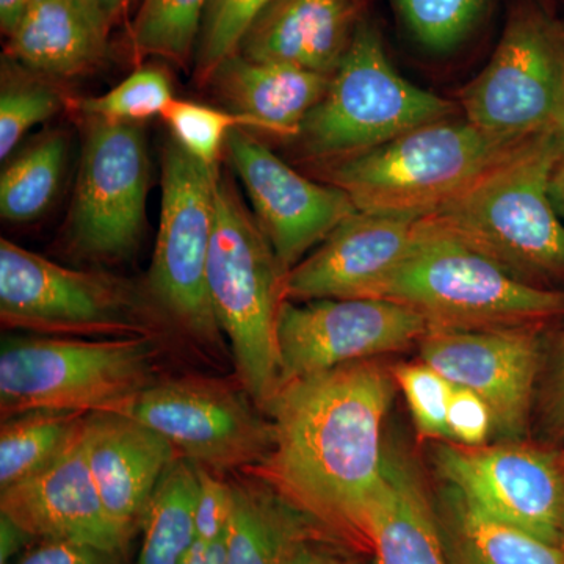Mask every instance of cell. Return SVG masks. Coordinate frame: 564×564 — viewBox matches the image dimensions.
<instances>
[{
	"mask_svg": "<svg viewBox=\"0 0 564 564\" xmlns=\"http://www.w3.org/2000/svg\"><path fill=\"white\" fill-rule=\"evenodd\" d=\"M393 377L366 359L281 386L263 413L273 447L254 475L347 547L369 552L384 481Z\"/></svg>",
	"mask_w": 564,
	"mask_h": 564,
	"instance_id": "cell-1",
	"label": "cell"
},
{
	"mask_svg": "<svg viewBox=\"0 0 564 564\" xmlns=\"http://www.w3.org/2000/svg\"><path fill=\"white\" fill-rule=\"evenodd\" d=\"M563 141L564 133L534 137L426 218L518 280L563 288L564 221L551 196Z\"/></svg>",
	"mask_w": 564,
	"mask_h": 564,
	"instance_id": "cell-2",
	"label": "cell"
},
{
	"mask_svg": "<svg viewBox=\"0 0 564 564\" xmlns=\"http://www.w3.org/2000/svg\"><path fill=\"white\" fill-rule=\"evenodd\" d=\"M369 299L406 304L430 328H510L564 315V289L518 280L426 217L410 254Z\"/></svg>",
	"mask_w": 564,
	"mask_h": 564,
	"instance_id": "cell-3",
	"label": "cell"
},
{
	"mask_svg": "<svg viewBox=\"0 0 564 564\" xmlns=\"http://www.w3.org/2000/svg\"><path fill=\"white\" fill-rule=\"evenodd\" d=\"M538 137V135H536ZM534 137H510L470 121L437 120L362 154L333 162L328 177L358 210L429 217Z\"/></svg>",
	"mask_w": 564,
	"mask_h": 564,
	"instance_id": "cell-4",
	"label": "cell"
},
{
	"mask_svg": "<svg viewBox=\"0 0 564 564\" xmlns=\"http://www.w3.org/2000/svg\"><path fill=\"white\" fill-rule=\"evenodd\" d=\"M285 274L239 193L218 181L207 289L215 321L231 343L237 381L262 411L280 391L276 326Z\"/></svg>",
	"mask_w": 564,
	"mask_h": 564,
	"instance_id": "cell-5",
	"label": "cell"
},
{
	"mask_svg": "<svg viewBox=\"0 0 564 564\" xmlns=\"http://www.w3.org/2000/svg\"><path fill=\"white\" fill-rule=\"evenodd\" d=\"M155 337L101 340L6 337L0 348V414L28 411L126 414L158 381Z\"/></svg>",
	"mask_w": 564,
	"mask_h": 564,
	"instance_id": "cell-6",
	"label": "cell"
},
{
	"mask_svg": "<svg viewBox=\"0 0 564 564\" xmlns=\"http://www.w3.org/2000/svg\"><path fill=\"white\" fill-rule=\"evenodd\" d=\"M454 113V104L400 76L372 25L361 22L328 90L296 139L304 154L339 162Z\"/></svg>",
	"mask_w": 564,
	"mask_h": 564,
	"instance_id": "cell-7",
	"label": "cell"
},
{
	"mask_svg": "<svg viewBox=\"0 0 564 564\" xmlns=\"http://www.w3.org/2000/svg\"><path fill=\"white\" fill-rule=\"evenodd\" d=\"M0 318L41 334L158 337L154 317L128 282L58 265L7 239L0 240Z\"/></svg>",
	"mask_w": 564,
	"mask_h": 564,
	"instance_id": "cell-8",
	"label": "cell"
},
{
	"mask_svg": "<svg viewBox=\"0 0 564 564\" xmlns=\"http://www.w3.org/2000/svg\"><path fill=\"white\" fill-rule=\"evenodd\" d=\"M217 166L204 165L176 140L162 159L161 228L148 291L163 314L188 336L220 339L207 289V262L217 218Z\"/></svg>",
	"mask_w": 564,
	"mask_h": 564,
	"instance_id": "cell-9",
	"label": "cell"
},
{
	"mask_svg": "<svg viewBox=\"0 0 564 564\" xmlns=\"http://www.w3.org/2000/svg\"><path fill=\"white\" fill-rule=\"evenodd\" d=\"M466 120L494 133H564V22L538 6L513 11L480 76L462 93Z\"/></svg>",
	"mask_w": 564,
	"mask_h": 564,
	"instance_id": "cell-10",
	"label": "cell"
},
{
	"mask_svg": "<svg viewBox=\"0 0 564 564\" xmlns=\"http://www.w3.org/2000/svg\"><path fill=\"white\" fill-rule=\"evenodd\" d=\"M177 456L215 474L245 473L273 447V425L242 384L207 377L158 380L129 408Z\"/></svg>",
	"mask_w": 564,
	"mask_h": 564,
	"instance_id": "cell-11",
	"label": "cell"
},
{
	"mask_svg": "<svg viewBox=\"0 0 564 564\" xmlns=\"http://www.w3.org/2000/svg\"><path fill=\"white\" fill-rule=\"evenodd\" d=\"M150 161L139 126L91 120L68 226L70 251L95 262L129 258L147 212Z\"/></svg>",
	"mask_w": 564,
	"mask_h": 564,
	"instance_id": "cell-12",
	"label": "cell"
},
{
	"mask_svg": "<svg viewBox=\"0 0 564 564\" xmlns=\"http://www.w3.org/2000/svg\"><path fill=\"white\" fill-rule=\"evenodd\" d=\"M425 315L383 299L284 300L278 314L281 386L421 343Z\"/></svg>",
	"mask_w": 564,
	"mask_h": 564,
	"instance_id": "cell-13",
	"label": "cell"
},
{
	"mask_svg": "<svg viewBox=\"0 0 564 564\" xmlns=\"http://www.w3.org/2000/svg\"><path fill=\"white\" fill-rule=\"evenodd\" d=\"M434 452L445 484L458 488L486 513L564 545V456L519 441L480 447L445 441Z\"/></svg>",
	"mask_w": 564,
	"mask_h": 564,
	"instance_id": "cell-14",
	"label": "cell"
},
{
	"mask_svg": "<svg viewBox=\"0 0 564 564\" xmlns=\"http://www.w3.org/2000/svg\"><path fill=\"white\" fill-rule=\"evenodd\" d=\"M541 325L510 328H430L421 359L452 384L481 397L494 415V433L519 441L529 426L543 366Z\"/></svg>",
	"mask_w": 564,
	"mask_h": 564,
	"instance_id": "cell-15",
	"label": "cell"
},
{
	"mask_svg": "<svg viewBox=\"0 0 564 564\" xmlns=\"http://www.w3.org/2000/svg\"><path fill=\"white\" fill-rule=\"evenodd\" d=\"M225 150L285 272L358 210L343 188L296 173L242 128L229 133Z\"/></svg>",
	"mask_w": 564,
	"mask_h": 564,
	"instance_id": "cell-16",
	"label": "cell"
},
{
	"mask_svg": "<svg viewBox=\"0 0 564 564\" xmlns=\"http://www.w3.org/2000/svg\"><path fill=\"white\" fill-rule=\"evenodd\" d=\"M423 218L406 212L356 210L317 251L289 270L284 300L369 299L410 254Z\"/></svg>",
	"mask_w": 564,
	"mask_h": 564,
	"instance_id": "cell-17",
	"label": "cell"
},
{
	"mask_svg": "<svg viewBox=\"0 0 564 564\" xmlns=\"http://www.w3.org/2000/svg\"><path fill=\"white\" fill-rule=\"evenodd\" d=\"M84 421L55 462L0 491V513L36 541H73L128 555L129 547L111 524L93 478Z\"/></svg>",
	"mask_w": 564,
	"mask_h": 564,
	"instance_id": "cell-18",
	"label": "cell"
},
{
	"mask_svg": "<svg viewBox=\"0 0 564 564\" xmlns=\"http://www.w3.org/2000/svg\"><path fill=\"white\" fill-rule=\"evenodd\" d=\"M84 440L107 516L131 549L152 494L177 454L161 434L126 414L85 415Z\"/></svg>",
	"mask_w": 564,
	"mask_h": 564,
	"instance_id": "cell-19",
	"label": "cell"
},
{
	"mask_svg": "<svg viewBox=\"0 0 564 564\" xmlns=\"http://www.w3.org/2000/svg\"><path fill=\"white\" fill-rule=\"evenodd\" d=\"M359 9L361 0H272L237 54L333 76L358 29Z\"/></svg>",
	"mask_w": 564,
	"mask_h": 564,
	"instance_id": "cell-20",
	"label": "cell"
},
{
	"mask_svg": "<svg viewBox=\"0 0 564 564\" xmlns=\"http://www.w3.org/2000/svg\"><path fill=\"white\" fill-rule=\"evenodd\" d=\"M110 25L93 0H32L9 36L10 58L44 76H80L106 57Z\"/></svg>",
	"mask_w": 564,
	"mask_h": 564,
	"instance_id": "cell-21",
	"label": "cell"
},
{
	"mask_svg": "<svg viewBox=\"0 0 564 564\" xmlns=\"http://www.w3.org/2000/svg\"><path fill=\"white\" fill-rule=\"evenodd\" d=\"M209 82L231 111L251 122V128L296 139L307 115L328 90L332 76L234 54Z\"/></svg>",
	"mask_w": 564,
	"mask_h": 564,
	"instance_id": "cell-22",
	"label": "cell"
},
{
	"mask_svg": "<svg viewBox=\"0 0 564 564\" xmlns=\"http://www.w3.org/2000/svg\"><path fill=\"white\" fill-rule=\"evenodd\" d=\"M243 474L229 481L234 511L226 538L228 564H293L314 541H336L280 492Z\"/></svg>",
	"mask_w": 564,
	"mask_h": 564,
	"instance_id": "cell-23",
	"label": "cell"
},
{
	"mask_svg": "<svg viewBox=\"0 0 564 564\" xmlns=\"http://www.w3.org/2000/svg\"><path fill=\"white\" fill-rule=\"evenodd\" d=\"M372 564H447L432 497L406 458L386 454L384 481L369 525Z\"/></svg>",
	"mask_w": 564,
	"mask_h": 564,
	"instance_id": "cell-24",
	"label": "cell"
},
{
	"mask_svg": "<svg viewBox=\"0 0 564 564\" xmlns=\"http://www.w3.org/2000/svg\"><path fill=\"white\" fill-rule=\"evenodd\" d=\"M432 500L447 564H564V545L494 518L455 486Z\"/></svg>",
	"mask_w": 564,
	"mask_h": 564,
	"instance_id": "cell-25",
	"label": "cell"
},
{
	"mask_svg": "<svg viewBox=\"0 0 564 564\" xmlns=\"http://www.w3.org/2000/svg\"><path fill=\"white\" fill-rule=\"evenodd\" d=\"M198 467L177 456L152 494L135 564H181L196 541Z\"/></svg>",
	"mask_w": 564,
	"mask_h": 564,
	"instance_id": "cell-26",
	"label": "cell"
},
{
	"mask_svg": "<svg viewBox=\"0 0 564 564\" xmlns=\"http://www.w3.org/2000/svg\"><path fill=\"white\" fill-rule=\"evenodd\" d=\"M84 417L69 411L36 410L2 419L0 491L55 462Z\"/></svg>",
	"mask_w": 564,
	"mask_h": 564,
	"instance_id": "cell-27",
	"label": "cell"
},
{
	"mask_svg": "<svg viewBox=\"0 0 564 564\" xmlns=\"http://www.w3.org/2000/svg\"><path fill=\"white\" fill-rule=\"evenodd\" d=\"M66 162V139L43 137L7 165L0 176V215L13 223L31 221L54 202Z\"/></svg>",
	"mask_w": 564,
	"mask_h": 564,
	"instance_id": "cell-28",
	"label": "cell"
},
{
	"mask_svg": "<svg viewBox=\"0 0 564 564\" xmlns=\"http://www.w3.org/2000/svg\"><path fill=\"white\" fill-rule=\"evenodd\" d=\"M209 0H143L132 29V50L139 57L188 61L196 47Z\"/></svg>",
	"mask_w": 564,
	"mask_h": 564,
	"instance_id": "cell-29",
	"label": "cell"
},
{
	"mask_svg": "<svg viewBox=\"0 0 564 564\" xmlns=\"http://www.w3.org/2000/svg\"><path fill=\"white\" fill-rule=\"evenodd\" d=\"M172 84L162 69L141 66L106 95L77 99L74 107L91 120L135 122L163 113L173 101Z\"/></svg>",
	"mask_w": 564,
	"mask_h": 564,
	"instance_id": "cell-30",
	"label": "cell"
},
{
	"mask_svg": "<svg viewBox=\"0 0 564 564\" xmlns=\"http://www.w3.org/2000/svg\"><path fill=\"white\" fill-rule=\"evenodd\" d=\"M272 0H209L195 47V74L210 80L223 62L239 52L240 43Z\"/></svg>",
	"mask_w": 564,
	"mask_h": 564,
	"instance_id": "cell-31",
	"label": "cell"
},
{
	"mask_svg": "<svg viewBox=\"0 0 564 564\" xmlns=\"http://www.w3.org/2000/svg\"><path fill=\"white\" fill-rule=\"evenodd\" d=\"M174 140L204 165L217 166L229 133L251 128V122L236 111H223L198 102L174 98L162 113Z\"/></svg>",
	"mask_w": 564,
	"mask_h": 564,
	"instance_id": "cell-32",
	"label": "cell"
},
{
	"mask_svg": "<svg viewBox=\"0 0 564 564\" xmlns=\"http://www.w3.org/2000/svg\"><path fill=\"white\" fill-rule=\"evenodd\" d=\"M62 99L54 88L31 77L3 70L0 95V159L6 161L22 137L61 109Z\"/></svg>",
	"mask_w": 564,
	"mask_h": 564,
	"instance_id": "cell-33",
	"label": "cell"
},
{
	"mask_svg": "<svg viewBox=\"0 0 564 564\" xmlns=\"http://www.w3.org/2000/svg\"><path fill=\"white\" fill-rule=\"evenodd\" d=\"M392 377L402 389L417 433L430 440L448 441L447 413L454 384L422 359L395 367Z\"/></svg>",
	"mask_w": 564,
	"mask_h": 564,
	"instance_id": "cell-34",
	"label": "cell"
},
{
	"mask_svg": "<svg viewBox=\"0 0 564 564\" xmlns=\"http://www.w3.org/2000/svg\"><path fill=\"white\" fill-rule=\"evenodd\" d=\"M484 0H399L404 20L426 46L447 50L470 25Z\"/></svg>",
	"mask_w": 564,
	"mask_h": 564,
	"instance_id": "cell-35",
	"label": "cell"
},
{
	"mask_svg": "<svg viewBox=\"0 0 564 564\" xmlns=\"http://www.w3.org/2000/svg\"><path fill=\"white\" fill-rule=\"evenodd\" d=\"M198 467L199 491L196 500V540L210 544L228 534L234 511L232 488L229 481L215 477V473Z\"/></svg>",
	"mask_w": 564,
	"mask_h": 564,
	"instance_id": "cell-36",
	"label": "cell"
},
{
	"mask_svg": "<svg viewBox=\"0 0 564 564\" xmlns=\"http://www.w3.org/2000/svg\"><path fill=\"white\" fill-rule=\"evenodd\" d=\"M447 429L451 443L466 447L486 445L494 433L491 408L478 393L454 384L448 403Z\"/></svg>",
	"mask_w": 564,
	"mask_h": 564,
	"instance_id": "cell-37",
	"label": "cell"
},
{
	"mask_svg": "<svg viewBox=\"0 0 564 564\" xmlns=\"http://www.w3.org/2000/svg\"><path fill=\"white\" fill-rule=\"evenodd\" d=\"M14 564H131L128 555L73 541H35Z\"/></svg>",
	"mask_w": 564,
	"mask_h": 564,
	"instance_id": "cell-38",
	"label": "cell"
},
{
	"mask_svg": "<svg viewBox=\"0 0 564 564\" xmlns=\"http://www.w3.org/2000/svg\"><path fill=\"white\" fill-rule=\"evenodd\" d=\"M544 414L549 426L564 433V328L558 334L549 364L544 389Z\"/></svg>",
	"mask_w": 564,
	"mask_h": 564,
	"instance_id": "cell-39",
	"label": "cell"
},
{
	"mask_svg": "<svg viewBox=\"0 0 564 564\" xmlns=\"http://www.w3.org/2000/svg\"><path fill=\"white\" fill-rule=\"evenodd\" d=\"M347 545L332 540L314 541L303 549L293 564H372L364 562L361 556L350 554Z\"/></svg>",
	"mask_w": 564,
	"mask_h": 564,
	"instance_id": "cell-40",
	"label": "cell"
},
{
	"mask_svg": "<svg viewBox=\"0 0 564 564\" xmlns=\"http://www.w3.org/2000/svg\"><path fill=\"white\" fill-rule=\"evenodd\" d=\"M35 541L13 519L0 513V564H14Z\"/></svg>",
	"mask_w": 564,
	"mask_h": 564,
	"instance_id": "cell-41",
	"label": "cell"
},
{
	"mask_svg": "<svg viewBox=\"0 0 564 564\" xmlns=\"http://www.w3.org/2000/svg\"><path fill=\"white\" fill-rule=\"evenodd\" d=\"M226 538H228V534L221 538L220 541H215V543L210 544L196 541L181 564H228Z\"/></svg>",
	"mask_w": 564,
	"mask_h": 564,
	"instance_id": "cell-42",
	"label": "cell"
},
{
	"mask_svg": "<svg viewBox=\"0 0 564 564\" xmlns=\"http://www.w3.org/2000/svg\"><path fill=\"white\" fill-rule=\"evenodd\" d=\"M31 3L32 0H0V28L3 35L10 36L17 31Z\"/></svg>",
	"mask_w": 564,
	"mask_h": 564,
	"instance_id": "cell-43",
	"label": "cell"
},
{
	"mask_svg": "<svg viewBox=\"0 0 564 564\" xmlns=\"http://www.w3.org/2000/svg\"><path fill=\"white\" fill-rule=\"evenodd\" d=\"M551 196L556 212L564 221V141L555 162L554 172H552Z\"/></svg>",
	"mask_w": 564,
	"mask_h": 564,
	"instance_id": "cell-44",
	"label": "cell"
},
{
	"mask_svg": "<svg viewBox=\"0 0 564 564\" xmlns=\"http://www.w3.org/2000/svg\"><path fill=\"white\" fill-rule=\"evenodd\" d=\"M93 2L102 11L110 24H113L128 7L129 0H93Z\"/></svg>",
	"mask_w": 564,
	"mask_h": 564,
	"instance_id": "cell-45",
	"label": "cell"
},
{
	"mask_svg": "<svg viewBox=\"0 0 564 564\" xmlns=\"http://www.w3.org/2000/svg\"><path fill=\"white\" fill-rule=\"evenodd\" d=\"M562 534H563V544H564V507H563V519H562Z\"/></svg>",
	"mask_w": 564,
	"mask_h": 564,
	"instance_id": "cell-46",
	"label": "cell"
}]
</instances>
